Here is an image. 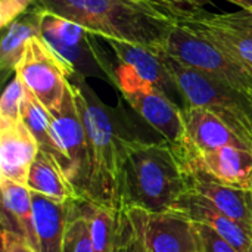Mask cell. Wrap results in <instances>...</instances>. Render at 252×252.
<instances>
[{
  "label": "cell",
  "instance_id": "cell-1",
  "mask_svg": "<svg viewBox=\"0 0 252 252\" xmlns=\"http://www.w3.org/2000/svg\"><path fill=\"white\" fill-rule=\"evenodd\" d=\"M77 103L84 123L89 149L86 199L120 210V179L131 134L124 114L106 105L83 77H72Z\"/></svg>",
  "mask_w": 252,
  "mask_h": 252
},
{
  "label": "cell",
  "instance_id": "cell-2",
  "mask_svg": "<svg viewBox=\"0 0 252 252\" xmlns=\"http://www.w3.org/2000/svg\"><path fill=\"white\" fill-rule=\"evenodd\" d=\"M32 6L68 18L100 38L159 49L176 24L174 7L158 0H35Z\"/></svg>",
  "mask_w": 252,
  "mask_h": 252
},
{
  "label": "cell",
  "instance_id": "cell-3",
  "mask_svg": "<svg viewBox=\"0 0 252 252\" xmlns=\"http://www.w3.org/2000/svg\"><path fill=\"white\" fill-rule=\"evenodd\" d=\"M189 190L176 149L167 140L130 143L120 179V210L136 207L149 213L171 211Z\"/></svg>",
  "mask_w": 252,
  "mask_h": 252
},
{
  "label": "cell",
  "instance_id": "cell-4",
  "mask_svg": "<svg viewBox=\"0 0 252 252\" xmlns=\"http://www.w3.org/2000/svg\"><path fill=\"white\" fill-rule=\"evenodd\" d=\"M165 61L183 96L185 108L201 106L211 111L252 149V93L183 66L167 55Z\"/></svg>",
  "mask_w": 252,
  "mask_h": 252
},
{
  "label": "cell",
  "instance_id": "cell-5",
  "mask_svg": "<svg viewBox=\"0 0 252 252\" xmlns=\"http://www.w3.org/2000/svg\"><path fill=\"white\" fill-rule=\"evenodd\" d=\"M40 37L69 66L72 77L99 78L117 87L115 66L100 49L96 40L99 35L86 27L40 10Z\"/></svg>",
  "mask_w": 252,
  "mask_h": 252
},
{
  "label": "cell",
  "instance_id": "cell-6",
  "mask_svg": "<svg viewBox=\"0 0 252 252\" xmlns=\"http://www.w3.org/2000/svg\"><path fill=\"white\" fill-rule=\"evenodd\" d=\"M162 52L183 66L205 74L220 83L252 93V72L233 61L220 47L189 28L174 24Z\"/></svg>",
  "mask_w": 252,
  "mask_h": 252
},
{
  "label": "cell",
  "instance_id": "cell-7",
  "mask_svg": "<svg viewBox=\"0 0 252 252\" xmlns=\"http://www.w3.org/2000/svg\"><path fill=\"white\" fill-rule=\"evenodd\" d=\"M103 40L109 44L117 59L115 78L117 89L121 94L154 86L167 93L176 103L177 97L183 100L162 49L117 38Z\"/></svg>",
  "mask_w": 252,
  "mask_h": 252
},
{
  "label": "cell",
  "instance_id": "cell-8",
  "mask_svg": "<svg viewBox=\"0 0 252 252\" xmlns=\"http://www.w3.org/2000/svg\"><path fill=\"white\" fill-rule=\"evenodd\" d=\"M176 22L220 47L233 61L252 72V12L199 13L174 7Z\"/></svg>",
  "mask_w": 252,
  "mask_h": 252
},
{
  "label": "cell",
  "instance_id": "cell-9",
  "mask_svg": "<svg viewBox=\"0 0 252 252\" xmlns=\"http://www.w3.org/2000/svg\"><path fill=\"white\" fill-rule=\"evenodd\" d=\"M50 115V133L59 154V164L80 198H83L89 177V149L84 123L71 81L59 109Z\"/></svg>",
  "mask_w": 252,
  "mask_h": 252
},
{
  "label": "cell",
  "instance_id": "cell-10",
  "mask_svg": "<svg viewBox=\"0 0 252 252\" xmlns=\"http://www.w3.org/2000/svg\"><path fill=\"white\" fill-rule=\"evenodd\" d=\"M25 89L53 114L59 109L66 93L72 71L41 40L32 37L15 69Z\"/></svg>",
  "mask_w": 252,
  "mask_h": 252
},
{
  "label": "cell",
  "instance_id": "cell-11",
  "mask_svg": "<svg viewBox=\"0 0 252 252\" xmlns=\"http://www.w3.org/2000/svg\"><path fill=\"white\" fill-rule=\"evenodd\" d=\"M126 210L149 252H198L195 223L180 211L149 213L142 208Z\"/></svg>",
  "mask_w": 252,
  "mask_h": 252
},
{
  "label": "cell",
  "instance_id": "cell-12",
  "mask_svg": "<svg viewBox=\"0 0 252 252\" xmlns=\"http://www.w3.org/2000/svg\"><path fill=\"white\" fill-rule=\"evenodd\" d=\"M180 161L188 174L252 190V151L248 148L223 146L214 151L182 157Z\"/></svg>",
  "mask_w": 252,
  "mask_h": 252
},
{
  "label": "cell",
  "instance_id": "cell-13",
  "mask_svg": "<svg viewBox=\"0 0 252 252\" xmlns=\"http://www.w3.org/2000/svg\"><path fill=\"white\" fill-rule=\"evenodd\" d=\"M183 120L185 137L179 146H173L180 158L214 151L223 146H239L251 149L226 123H223L216 114L205 108H183Z\"/></svg>",
  "mask_w": 252,
  "mask_h": 252
},
{
  "label": "cell",
  "instance_id": "cell-14",
  "mask_svg": "<svg viewBox=\"0 0 252 252\" xmlns=\"http://www.w3.org/2000/svg\"><path fill=\"white\" fill-rule=\"evenodd\" d=\"M123 97L137 115L148 123L157 133L173 146H179L185 137L183 108L162 90L146 86L128 93Z\"/></svg>",
  "mask_w": 252,
  "mask_h": 252
},
{
  "label": "cell",
  "instance_id": "cell-15",
  "mask_svg": "<svg viewBox=\"0 0 252 252\" xmlns=\"http://www.w3.org/2000/svg\"><path fill=\"white\" fill-rule=\"evenodd\" d=\"M40 145L22 120L0 123V179L27 185Z\"/></svg>",
  "mask_w": 252,
  "mask_h": 252
},
{
  "label": "cell",
  "instance_id": "cell-16",
  "mask_svg": "<svg viewBox=\"0 0 252 252\" xmlns=\"http://www.w3.org/2000/svg\"><path fill=\"white\" fill-rule=\"evenodd\" d=\"M183 213L192 221L207 224L239 252H252V233L236 220L230 219L202 196L188 192L173 208Z\"/></svg>",
  "mask_w": 252,
  "mask_h": 252
},
{
  "label": "cell",
  "instance_id": "cell-17",
  "mask_svg": "<svg viewBox=\"0 0 252 252\" xmlns=\"http://www.w3.org/2000/svg\"><path fill=\"white\" fill-rule=\"evenodd\" d=\"M241 223L252 233V190L238 189L189 174V190Z\"/></svg>",
  "mask_w": 252,
  "mask_h": 252
},
{
  "label": "cell",
  "instance_id": "cell-18",
  "mask_svg": "<svg viewBox=\"0 0 252 252\" xmlns=\"http://www.w3.org/2000/svg\"><path fill=\"white\" fill-rule=\"evenodd\" d=\"M1 230L21 235L37 251V236L32 217V192L27 185L0 179Z\"/></svg>",
  "mask_w": 252,
  "mask_h": 252
},
{
  "label": "cell",
  "instance_id": "cell-19",
  "mask_svg": "<svg viewBox=\"0 0 252 252\" xmlns=\"http://www.w3.org/2000/svg\"><path fill=\"white\" fill-rule=\"evenodd\" d=\"M27 186L32 193L43 195L58 204H66L80 198L56 158L41 149L30 168Z\"/></svg>",
  "mask_w": 252,
  "mask_h": 252
},
{
  "label": "cell",
  "instance_id": "cell-20",
  "mask_svg": "<svg viewBox=\"0 0 252 252\" xmlns=\"http://www.w3.org/2000/svg\"><path fill=\"white\" fill-rule=\"evenodd\" d=\"M37 35H40V10L34 6L3 28L0 43V69L3 78H7L12 72L15 74L28 41Z\"/></svg>",
  "mask_w": 252,
  "mask_h": 252
},
{
  "label": "cell",
  "instance_id": "cell-21",
  "mask_svg": "<svg viewBox=\"0 0 252 252\" xmlns=\"http://www.w3.org/2000/svg\"><path fill=\"white\" fill-rule=\"evenodd\" d=\"M32 217L37 252H62L66 226L65 204H58L43 195L32 193Z\"/></svg>",
  "mask_w": 252,
  "mask_h": 252
},
{
  "label": "cell",
  "instance_id": "cell-22",
  "mask_svg": "<svg viewBox=\"0 0 252 252\" xmlns=\"http://www.w3.org/2000/svg\"><path fill=\"white\" fill-rule=\"evenodd\" d=\"M80 208L89 223L94 252H115L118 211L103 204L80 198Z\"/></svg>",
  "mask_w": 252,
  "mask_h": 252
},
{
  "label": "cell",
  "instance_id": "cell-23",
  "mask_svg": "<svg viewBox=\"0 0 252 252\" xmlns=\"http://www.w3.org/2000/svg\"><path fill=\"white\" fill-rule=\"evenodd\" d=\"M21 118L25 123V126L30 128V131L34 134V137L37 139L40 149L55 157L56 161L59 162V154L56 151V146L53 143L52 133H50L52 115L46 109V106L28 90L22 102Z\"/></svg>",
  "mask_w": 252,
  "mask_h": 252
},
{
  "label": "cell",
  "instance_id": "cell-24",
  "mask_svg": "<svg viewBox=\"0 0 252 252\" xmlns=\"http://www.w3.org/2000/svg\"><path fill=\"white\" fill-rule=\"evenodd\" d=\"M78 199H72L65 204L66 226L62 252H94L90 238L89 223L80 208Z\"/></svg>",
  "mask_w": 252,
  "mask_h": 252
},
{
  "label": "cell",
  "instance_id": "cell-25",
  "mask_svg": "<svg viewBox=\"0 0 252 252\" xmlns=\"http://www.w3.org/2000/svg\"><path fill=\"white\" fill-rule=\"evenodd\" d=\"M27 89L21 78L13 74L10 81L7 83L1 100H0V123H15L22 120L21 118V109L22 102L25 97Z\"/></svg>",
  "mask_w": 252,
  "mask_h": 252
},
{
  "label": "cell",
  "instance_id": "cell-26",
  "mask_svg": "<svg viewBox=\"0 0 252 252\" xmlns=\"http://www.w3.org/2000/svg\"><path fill=\"white\" fill-rule=\"evenodd\" d=\"M115 252H149L126 210L118 211Z\"/></svg>",
  "mask_w": 252,
  "mask_h": 252
},
{
  "label": "cell",
  "instance_id": "cell-27",
  "mask_svg": "<svg viewBox=\"0 0 252 252\" xmlns=\"http://www.w3.org/2000/svg\"><path fill=\"white\" fill-rule=\"evenodd\" d=\"M195 223L198 236V252H239L230 242L202 223Z\"/></svg>",
  "mask_w": 252,
  "mask_h": 252
},
{
  "label": "cell",
  "instance_id": "cell-28",
  "mask_svg": "<svg viewBox=\"0 0 252 252\" xmlns=\"http://www.w3.org/2000/svg\"><path fill=\"white\" fill-rule=\"evenodd\" d=\"M35 0H0V25L7 27L13 19L27 12Z\"/></svg>",
  "mask_w": 252,
  "mask_h": 252
},
{
  "label": "cell",
  "instance_id": "cell-29",
  "mask_svg": "<svg viewBox=\"0 0 252 252\" xmlns=\"http://www.w3.org/2000/svg\"><path fill=\"white\" fill-rule=\"evenodd\" d=\"M3 252H37L21 235L9 230H1Z\"/></svg>",
  "mask_w": 252,
  "mask_h": 252
},
{
  "label": "cell",
  "instance_id": "cell-30",
  "mask_svg": "<svg viewBox=\"0 0 252 252\" xmlns=\"http://www.w3.org/2000/svg\"><path fill=\"white\" fill-rule=\"evenodd\" d=\"M164 4H168L171 7L179 9H188V10H198L202 6H207L213 3V0H158Z\"/></svg>",
  "mask_w": 252,
  "mask_h": 252
},
{
  "label": "cell",
  "instance_id": "cell-31",
  "mask_svg": "<svg viewBox=\"0 0 252 252\" xmlns=\"http://www.w3.org/2000/svg\"><path fill=\"white\" fill-rule=\"evenodd\" d=\"M226 1H230L236 6H239L242 10H250L252 12V0H226Z\"/></svg>",
  "mask_w": 252,
  "mask_h": 252
}]
</instances>
